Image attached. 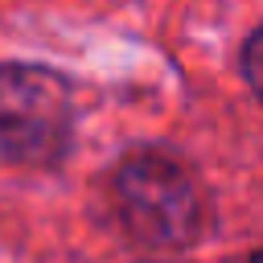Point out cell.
I'll list each match as a JSON object with an SVG mask.
<instances>
[{"mask_svg":"<svg viewBox=\"0 0 263 263\" xmlns=\"http://www.w3.org/2000/svg\"><path fill=\"white\" fill-rule=\"evenodd\" d=\"M70 144L66 82L41 66H0V164L45 168Z\"/></svg>","mask_w":263,"mask_h":263,"instance_id":"2","label":"cell"},{"mask_svg":"<svg viewBox=\"0 0 263 263\" xmlns=\"http://www.w3.org/2000/svg\"><path fill=\"white\" fill-rule=\"evenodd\" d=\"M242 74H247L251 90L263 99V29H255L251 41L242 45Z\"/></svg>","mask_w":263,"mask_h":263,"instance_id":"3","label":"cell"},{"mask_svg":"<svg viewBox=\"0 0 263 263\" xmlns=\"http://www.w3.org/2000/svg\"><path fill=\"white\" fill-rule=\"evenodd\" d=\"M115 205L132 238L177 251L205 230V193L197 177L164 152H132L115 173Z\"/></svg>","mask_w":263,"mask_h":263,"instance_id":"1","label":"cell"},{"mask_svg":"<svg viewBox=\"0 0 263 263\" xmlns=\"http://www.w3.org/2000/svg\"><path fill=\"white\" fill-rule=\"evenodd\" d=\"M251 263H263V251H255V255H251Z\"/></svg>","mask_w":263,"mask_h":263,"instance_id":"4","label":"cell"}]
</instances>
